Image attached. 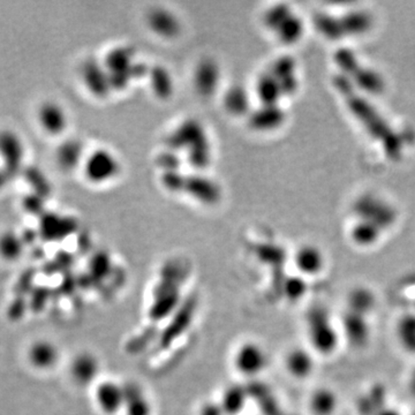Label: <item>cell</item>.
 <instances>
[{"instance_id": "obj_1", "label": "cell", "mask_w": 415, "mask_h": 415, "mask_svg": "<svg viewBox=\"0 0 415 415\" xmlns=\"http://www.w3.org/2000/svg\"><path fill=\"white\" fill-rule=\"evenodd\" d=\"M85 175L91 184L103 185L112 181L120 172V163L111 150L100 148L86 158Z\"/></svg>"}, {"instance_id": "obj_2", "label": "cell", "mask_w": 415, "mask_h": 415, "mask_svg": "<svg viewBox=\"0 0 415 415\" xmlns=\"http://www.w3.org/2000/svg\"><path fill=\"white\" fill-rule=\"evenodd\" d=\"M238 373L246 378H254L262 374L268 366V353L256 341H246L238 347L233 358Z\"/></svg>"}, {"instance_id": "obj_3", "label": "cell", "mask_w": 415, "mask_h": 415, "mask_svg": "<svg viewBox=\"0 0 415 415\" xmlns=\"http://www.w3.org/2000/svg\"><path fill=\"white\" fill-rule=\"evenodd\" d=\"M309 338L315 353L329 356L337 349L338 334L325 312H312L309 321Z\"/></svg>"}, {"instance_id": "obj_4", "label": "cell", "mask_w": 415, "mask_h": 415, "mask_svg": "<svg viewBox=\"0 0 415 415\" xmlns=\"http://www.w3.org/2000/svg\"><path fill=\"white\" fill-rule=\"evenodd\" d=\"M112 88H125L134 76V57L128 47H120L110 51L105 63Z\"/></svg>"}, {"instance_id": "obj_5", "label": "cell", "mask_w": 415, "mask_h": 415, "mask_svg": "<svg viewBox=\"0 0 415 415\" xmlns=\"http://www.w3.org/2000/svg\"><path fill=\"white\" fill-rule=\"evenodd\" d=\"M95 402L100 412L116 415L124 411L125 392L124 385L116 381L100 382L95 389Z\"/></svg>"}, {"instance_id": "obj_6", "label": "cell", "mask_w": 415, "mask_h": 415, "mask_svg": "<svg viewBox=\"0 0 415 415\" xmlns=\"http://www.w3.org/2000/svg\"><path fill=\"white\" fill-rule=\"evenodd\" d=\"M100 360L90 352L78 353L69 365L71 378L80 387L90 385L100 374Z\"/></svg>"}, {"instance_id": "obj_7", "label": "cell", "mask_w": 415, "mask_h": 415, "mask_svg": "<svg viewBox=\"0 0 415 415\" xmlns=\"http://www.w3.org/2000/svg\"><path fill=\"white\" fill-rule=\"evenodd\" d=\"M59 359V349L52 341L40 339L29 346V363L38 370L47 372L54 368L58 365Z\"/></svg>"}, {"instance_id": "obj_8", "label": "cell", "mask_w": 415, "mask_h": 415, "mask_svg": "<svg viewBox=\"0 0 415 415\" xmlns=\"http://www.w3.org/2000/svg\"><path fill=\"white\" fill-rule=\"evenodd\" d=\"M314 352L303 347H294L285 356V369L296 380H307L315 370Z\"/></svg>"}, {"instance_id": "obj_9", "label": "cell", "mask_w": 415, "mask_h": 415, "mask_svg": "<svg viewBox=\"0 0 415 415\" xmlns=\"http://www.w3.org/2000/svg\"><path fill=\"white\" fill-rule=\"evenodd\" d=\"M82 76L86 86L97 97L107 96L112 89L110 75L103 64L97 63L96 60L87 62L82 69Z\"/></svg>"}, {"instance_id": "obj_10", "label": "cell", "mask_w": 415, "mask_h": 415, "mask_svg": "<svg viewBox=\"0 0 415 415\" xmlns=\"http://www.w3.org/2000/svg\"><path fill=\"white\" fill-rule=\"evenodd\" d=\"M122 385L125 392L124 412L126 415H153V404L138 383L127 382Z\"/></svg>"}, {"instance_id": "obj_11", "label": "cell", "mask_w": 415, "mask_h": 415, "mask_svg": "<svg viewBox=\"0 0 415 415\" xmlns=\"http://www.w3.org/2000/svg\"><path fill=\"white\" fill-rule=\"evenodd\" d=\"M248 399L250 394L247 387L241 384H232L223 391L219 404L225 415H239L246 407Z\"/></svg>"}, {"instance_id": "obj_12", "label": "cell", "mask_w": 415, "mask_h": 415, "mask_svg": "<svg viewBox=\"0 0 415 415\" xmlns=\"http://www.w3.org/2000/svg\"><path fill=\"white\" fill-rule=\"evenodd\" d=\"M219 78L218 66L211 60H204L195 71V87L200 94L211 95L218 87Z\"/></svg>"}, {"instance_id": "obj_13", "label": "cell", "mask_w": 415, "mask_h": 415, "mask_svg": "<svg viewBox=\"0 0 415 415\" xmlns=\"http://www.w3.org/2000/svg\"><path fill=\"white\" fill-rule=\"evenodd\" d=\"M338 404V396L330 387H320L309 398V409L312 415H334Z\"/></svg>"}, {"instance_id": "obj_14", "label": "cell", "mask_w": 415, "mask_h": 415, "mask_svg": "<svg viewBox=\"0 0 415 415\" xmlns=\"http://www.w3.org/2000/svg\"><path fill=\"white\" fill-rule=\"evenodd\" d=\"M148 22H149L150 29L162 37H175L180 30V25L177 18L169 11L162 10V8L150 13Z\"/></svg>"}, {"instance_id": "obj_15", "label": "cell", "mask_w": 415, "mask_h": 415, "mask_svg": "<svg viewBox=\"0 0 415 415\" xmlns=\"http://www.w3.org/2000/svg\"><path fill=\"white\" fill-rule=\"evenodd\" d=\"M296 266L305 276H317L325 268V259L321 253L312 247H303L296 256Z\"/></svg>"}, {"instance_id": "obj_16", "label": "cell", "mask_w": 415, "mask_h": 415, "mask_svg": "<svg viewBox=\"0 0 415 415\" xmlns=\"http://www.w3.org/2000/svg\"><path fill=\"white\" fill-rule=\"evenodd\" d=\"M42 125L51 134H59L67 125V117L64 110L57 104L47 103L40 112Z\"/></svg>"}, {"instance_id": "obj_17", "label": "cell", "mask_w": 415, "mask_h": 415, "mask_svg": "<svg viewBox=\"0 0 415 415\" xmlns=\"http://www.w3.org/2000/svg\"><path fill=\"white\" fill-rule=\"evenodd\" d=\"M224 107L233 116L245 115L248 110V95L240 86L230 88L224 96Z\"/></svg>"}, {"instance_id": "obj_18", "label": "cell", "mask_w": 415, "mask_h": 415, "mask_svg": "<svg viewBox=\"0 0 415 415\" xmlns=\"http://www.w3.org/2000/svg\"><path fill=\"white\" fill-rule=\"evenodd\" d=\"M187 186L192 188V193L197 200L203 201V202H214L218 199V188L208 179H193L188 182Z\"/></svg>"}, {"instance_id": "obj_19", "label": "cell", "mask_w": 415, "mask_h": 415, "mask_svg": "<svg viewBox=\"0 0 415 415\" xmlns=\"http://www.w3.org/2000/svg\"><path fill=\"white\" fill-rule=\"evenodd\" d=\"M374 306V296L366 288L354 291L350 296V309L352 314L365 317Z\"/></svg>"}, {"instance_id": "obj_20", "label": "cell", "mask_w": 415, "mask_h": 415, "mask_svg": "<svg viewBox=\"0 0 415 415\" xmlns=\"http://www.w3.org/2000/svg\"><path fill=\"white\" fill-rule=\"evenodd\" d=\"M398 338L407 352L415 353V316H405L399 322Z\"/></svg>"}, {"instance_id": "obj_21", "label": "cell", "mask_w": 415, "mask_h": 415, "mask_svg": "<svg viewBox=\"0 0 415 415\" xmlns=\"http://www.w3.org/2000/svg\"><path fill=\"white\" fill-rule=\"evenodd\" d=\"M151 86H153V91L160 97H169L173 90L171 75L162 67H157L153 72H151Z\"/></svg>"}, {"instance_id": "obj_22", "label": "cell", "mask_w": 415, "mask_h": 415, "mask_svg": "<svg viewBox=\"0 0 415 415\" xmlns=\"http://www.w3.org/2000/svg\"><path fill=\"white\" fill-rule=\"evenodd\" d=\"M22 252V245L19 239L13 235H6L0 239V254L4 259H16Z\"/></svg>"}, {"instance_id": "obj_23", "label": "cell", "mask_w": 415, "mask_h": 415, "mask_svg": "<svg viewBox=\"0 0 415 415\" xmlns=\"http://www.w3.org/2000/svg\"><path fill=\"white\" fill-rule=\"evenodd\" d=\"M1 144H3V153L5 155V158L11 164L19 162L21 157H20V149H18V142L16 139L3 138Z\"/></svg>"}, {"instance_id": "obj_24", "label": "cell", "mask_w": 415, "mask_h": 415, "mask_svg": "<svg viewBox=\"0 0 415 415\" xmlns=\"http://www.w3.org/2000/svg\"><path fill=\"white\" fill-rule=\"evenodd\" d=\"M80 147H78V144H67L66 147L63 148L62 150V153H60V160L63 162V164L65 165H73V164H76L78 160H80Z\"/></svg>"}, {"instance_id": "obj_25", "label": "cell", "mask_w": 415, "mask_h": 415, "mask_svg": "<svg viewBox=\"0 0 415 415\" xmlns=\"http://www.w3.org/2000/svg\"><path fill=\"white\" fill-rule=\"evenodd\" d=\"M199 415H225V413L221 404L216 402H206L201 406Z\"/></svg>"}, {"instance_id": "obj_26", "label": "cell", "mask_w": 415, "mask_h": 415, "mask_svg": "<svg viewBox=\"0 0 415 415\" xmlns=\"http://www.w3.org/2000/svg\"><path fill=\"white\" fill-rule=\"evenodd\" d=\"M409 390L411 396H412L415 399V369L413 370L412 375H411V378H409Z\"/></svg>"}, {"instance_id": "obj_27", "label": "cell", "mask_w": 415, "mask_h": 415, "mask_svg": "<svg viewBox=\"0 0 415 415\" xmlns=\"http://www.w3.org/2000/svg\"><path fill=\"white\" fill-rule=\"evenodd\" d=\"M380 415H400L399 413L396 412V411H392V409H387L385 412H382Z\"/></svg>"}, {"instance_id": "obj_28", "label": "cell", "mask_w": 415, "mask_h": 415, "mask_svg": "<svg viewBox=\"0 0 415 415\" xmlns=\"http://www.w3.org/2000/svg\"><path fill=\"white\" fill-rule=\"evenodd\" d=\"M411 415H415V412H414V413H413V414H411Z\"/></svg>"}]
</instances>
